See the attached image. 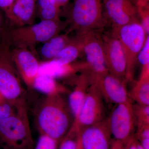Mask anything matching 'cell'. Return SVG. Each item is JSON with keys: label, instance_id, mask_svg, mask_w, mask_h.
Instances as JSON below:
<instances>
[{"label": "cell", "instance_id": "1", "mask_svg": "<svg viewBox=\"0 0 149 149\" xmlns=\"http://www.w3.org/2000/svg\"><path fill=\"white\" fill-rule=\"evenodd\" d=\"M63 94L45 95L37 104L34 113L35 125L40 135L60 143L74 120L68 102Z\"/></svg>", "mask_w": 149, "mask_h": 149}, {"label": "cell", "instance_id": "2", "mask_svg": "<svg viewBox=\"0 0 149 149\" xmlns=\"http://www.w3.org/2000/svg\"><path fill=\"white\" fill-rule=\"evenodd\" d=\"M1 149H34L26 100L19 102L16 111L0 122Z\"/></svg>", "mask_w": 149, "mask_h": 149}, {"label": "cell", "instance_id": "3", "mask_svg": "<svg viewBox=\"0 0 149 149\" xmlns=\"http://www.w3.org/2000/svg\"><path fill=\"white\" fill-rule=\"evenodd\" d=\"M68 24L67 21L61 19L41 20L38 23L7 30L6 37L10 47L27 49L37 56L36 46L59 34Z\"/></svg>", "mask_w": 149, "mask_h": 149}, {"label": "cell", "instance_id": "4", "mask_svg": "<svg viewBox=\"0 0 149 149\" xmlns=\"http://www.w3.org/2000/svg\"><path fill=\"white\" fill-rule=\"evenodd\" d=\"M67 22V33L76 35L91 31H100L107 24L104 16L102 0H74Z\"/></svg>", "mask_w": 149, "mask_h": 149}, {"label": "cell", "instance_id": "5", "mask_svg": "<svg viewBox=\"0 0 149 149\" xmlns=\"http://www.w3.org/2000/svg\"><path fill=\"white\" fill-rule=\"evenodd\" d=\"M11 50L6 33L0 44V94L7 100L17 102L26 100V91L12 59Z\"/></svg>", "mask_w": 149, "mask_h": 149}, {"label": "cell", "instance_id": "6", "mask_svg": "<svg viewBox=\"0 0 149 149\" xmlns=\"http://www.w3.org/2000/svg\"><path fill=\"white\" fill-rule=\"evenodd\" d=\"M116 32L122 45L126 62L127 82L133 80L138 56L143 46L147 35L140 22H133L122 26Z\"/></svg>", "mask_w": 149, "mask_h": 149}, {"label": "cell", "instance_id": "7", "mask_svg": "<svg viewBox=\"0 0 149 149\" xmlns=\"http://www.w3.org/2000/svg\"><path fill=\"white\" fill-rule=\"evenodd\" d=\"M107 119L111 136L126 144L134 135L136 120L131 100L116 104Z\"/></svg>", "mask_w": 149, "mask_h": 149}, {"label": "cell", "instance_id": "8", "mask_svg": "<svg viewBox=\"0 0 149 149\" xmlns=\"http://www.w3.org/2000/svg\"><path fill=\"white\" fill-rule=\"evenodd\" d=\"M104 100L96 86L91 83L83 105L70 128L79 131L104 120Z\"/></svg>", "mask_w": 149, "mask_h": 149}, {"label": "cell", "instance_id": "9", "mask_svg": "<svg viewBox=\"0 0 149 149\" xmlns=\"http://www.w3.org/2000/svg\"><path fill=\"white\" fill-rule=\"evenodd\" d=\"M100 31H91L77 35L86 58V70L91 73L108 72L105 61L103 41Z\"/></svg>", "mask_w": 149, "mask_h": 149}, {"label": "cell", "instance_id": "10", "mask_svg": "<svg viewBox=\"0 0 149 149\" xmlns=\"http://www.w3.org/2000/svg\"><path fill=\"white\" fill-rule=\"evenodd\" d=\"M91 83L96 86L106 101L118 104L131 100L125 80H121L109 72H91Z\"/></svg>", "mask_w": 149, "mask_h": 149}, {"label": "cell", "instance_id": "11", "mask_svg": "<svg viewBox=\"0 0 149 149\" xmlns=\"http://www.w3.org/2000/svg\"><path fill=\"white\" fill-rule=\"evenodd\" d=\"M104 16L113 30L140 22L138 9L132 0H102Z\"/></svg>", "mask_w": 149, "mask_h": 149}, {"label": "cell", "instance_id": "12", "mask_svg": "<svg viewBox=\"0 0 149 149\" xmlns=\"http://www.w3.org/2000/svg\"><path fill=\"white\" fill-rule=\"evenodd\" d=\"M101 35L104 43L105 61L108 71L119 79L126 81V60L122 45L117 33L112 29L109 34Z\"/></svg>", "mask_w": 149, "mask_h": 149}, {"label": "cell", "instance_id": "13", "mask_svg": "<svg viewBox=\"0 0 149 149\" xmlns=\"http://www.w3.org/2000/svg\"><path fill=\"white\" fill-rule=\"evenodd\" d=\"M11 56L27 89L30 91L34 90V83L40 68V62L37 56L27 49L14 48L11 50Z\"/></svg>", "mask_w": 149, "mask_h": 149}, {"label": "cell", "instance_id": "14", "mask_svg": "<svg viewBox=\"0 0 149 149\" xmlns=\"http://www.w3.org/2000/svg\"><path fill=\"white\" fill-rule=\"evenodd\" d=\"M111 136L107 119L83 128L78 133L83 149H109Z\"/></svg>", "mask_w": 149, "mask_h": 149}, {"label": "cell", "instance_id": "15", "mask_svg": "<svg viewBox=\"0 0 149 149\" xmlns=\"http://www.w3.org/2000/svg\"><path fill=\"white\" fill-rule=\"evenodd\" d=\"M36 1L37 0H15L5 15L10 26H15V28L35 23Z\"/></svg>", "mask_w": 149, "mask_h": 149}, {"label": "cell", "instance_id": "16", "mask_svg": "<svg viewBox=\"0 0 149 149\" xmlns=\"http://www.w3.org/2000/svg\"><path fill=\"white\" fill-rule=\"evenodd\" d=\"M91 84V72L89 70H85L77 78L68 101L74 119L80 111Z\"/></svg>", "mask_w": 149, "mask_h": 149}, {"label": "cell", "instance_id": "17", "mask_svg": "<svg viewBox=\"0 0 149 149\" xmlns=\"http://www.w3.org/2000/svg\"><path fill=\"white\" fill-rule=\"evenodd\" d=\"M82 70V64H62L54 60L40 62L39 73L49 75L55 79L65 78Z\"/></svg>", "mask_w": 149, "mask_h": 149}, {"label": "cell", "instance_id": "18", "mask_svg": "<svg viewBox=\"0 0 149 149\" xmlns=\"http://www.w3.org/2000/svg\"><path fill=\"white\" fill-rule=\"evenodd\" d=\"M72 38L66 32L55 35L43 43L40 52L42 61H49L54 58L69 44Z\"/></svg>", "mask_w": 149, "mask_h": 149}, {"label": "cell", "instance_id": "19", "mask_svg": "<svg viewBox=\"0 0 149 149\" xmlns=\"http://www.w3.org/2000/svg\"><path fill=\"white\" fill-rule=\"evenodd\" d=\"M128 95L131 100L136 104L149 106V66L142 67L140 79Z\"/></svg>", "mask_w": 149, "mask_h": 149}, {"label": "cell", "instance_id": "20", "mask_svg": "<svg viewBox=\"0 0 149 149\" xmlns=\"http://www.w3.org/2000/svg\"><path fill=\"white\" fill-rule=\"evenodd\" d=\"M34 89L44 93L45 95L63 94L68 92L63 85L57 81L56 79L46 74L39 73L35 79Z\"/></svg>", "mask_w": 149, "mask_h": 149}, {"label": "cell", "instance_id": "21", "mask_svg": "<svg viewBox=\"0 0 149 149\" xmlns=\"http://www.w3.org/2000/svg\"><path fill=\"white\" fill-rule=\"evenodd\" d=\"M83 53L82 48L79 38L75 35L72 37L71 41L52 60L62 64H66L74 62Z\"/></svg>", "mask_w": 149, "mask_h": 149}, {"label": "cell", "instance_id": "22", "mask_svg": "<svg viewBox=\"0 0 149 149\" xmlns=\"http://www.w3.org/2000/svg\"><path fill=\"white\" fill-rule=\"evenodd\" d=\"M61 12L55 0H37L36 16L41 20L60 19Z\"/></svg>", "mask_w": 149, "mask_h": 149}, {"label": "cell", "instance_id": "23", "mask_svg": "<svg viewBox=\"0 0 149 149\" xmlns=\"http://www.w3.org/2000/svg\"><path fill=\"white\" fill-rule=\"evenodd\" d=\"M136 126V140L144 149H149V124H137Z\"/></svg>", "mask_w": 149, "mask_h": 149}, {"label": "cell", "instance_id": "24", "mask_svg": "<svg viewBox=\"0 0 149 149\" xmlns=\"http://www.w3.org/2000/svg\"><path fill=\"white\" fill-rule=\"evenodd\" d=\"M133 113L137 124H149V106L133 104Z\"/></svg>", "mask_w": 149, "mask_h": 149}, {"label": "cell", "instance_id": "25", "mask_svg": "<svg viewBox=\"0 0 149 149\" xmlns=\"http://www.w3.org/2000/svg\"><path fill=\"white\" fill-rule=\"evenodd\" d=\"M78 132L70 128L66 135L61 140L58 149H77Z\"/></svg>", "mask_w": 149, "mask_h": 149}, {"label": "cell", "instance_id": "26", "mask_svg": "<svg viewBox=\"0 0 149 149\" xmlns=\"http://www.w3.org/2000/svg\"><path fill=\"white\" fill-rule=\"evenodd\" d=\"M21 101L17 102H12L5 100L0 102V122L11 116L15 112L19 103Z\"/></svg>", "mask_w": 149, "mask_h": 149}, {"label": "cell", "instance_id": "27", "mask_svg": "<svg viewBox=\"0 0 149 149\" xmlns=\"http://www.w3.org/2000/svg\"><path fill=\"white\" fill-rule=\"evenodd\" d=\"M58 141L44 135H40L34 149H57Z\"/></svg>", "mask_w": 149, "mask_h": 149}, {"label": "cell", "instance_id": "28", "mask_svg": "<svg viewBox=\"0 0 149 149\" xmlns=\"http://www.w3.org/2000/svg\"><path fill=\"white\" fill-rule=\"evenodd\" d=\"M138 62L142 67L149 65V36H147L146 41L138 56Z\"/></svg>", "mask_w": 149, "mask_h": 149}, {"label": "cell", "instance_id": "29", "mask_svg": "<svg viewBox=\"0 0 149 149\" xmlns=\"http://www.w3.org/2000/svg\"><path fill=\"white\" fill-rule=\"evenodd\" d=\"M15 0H0V9L4 13L5 15L11 7Z\"/></svg>", "mask_w": 149, "mask_h": 149}, {"label": "cell", "instance_id": "30", "mask_svg": "<svg viewBox=\"0 0 149 149\" xmlns=\"http://www.w3.org/2000/svg\"><path fill=\"white\" fill-rule=\"evenodd\" d=\"M6 32L7 29H6L5 23L4 21L2 14L0 11V44Z\"/></svg>", "mask_w": 149, "mask_h": 149}, {"label": "cell", "instance_id": "31", "mask_svg": "<svg viewBox=\"0 0 149 149\" xmlns=\"http://www.w3.org/2000/svg\"><path fill=\"white\" fill-rule=\"evenodd\" d=\"M125 149H137V140L134 135L125 144Z\"/></svg>", "mask_w": 149, "mask_h": 149}, {"label": "cell", "instance_id": "32", "mask_svg": "<svg viewBox=\"0 0 149 149\" xmlns=\"http://www.w3.org/2000/svg\"><path fill=\"white\" fill-rule=\"evenodd\" d=\"M125 145L120 141L113 139L109 149H124Z\"/></svg>", "mask_w": 149, "mask_h": 149}, {"label": "cell", "instance_id": "33", "mask_svg": "<svg viewBox=\"0 0 149 149\" xmlns=\"http://www.w3.org/2000/svg\"><path fill=\"white\" fill-rule=\"evenodd\" d=\"M55 1L59 7L61 9V8H64L67 5L70 0H55Z\"/></svg>", "mask_w": 149, "mask_h": 149}, {"label": "cell", "instance_id": "34", "mask_svg": "<svg viewBox=\"0 0 149 149\" xmlns=\"http://www.w3.org/2000/svg\"><path fill=\"white\" fill-rule=\"evenodd\" d=\"M135 1H136V4L149 3V0H135Z\"/></svg>", "mask_w": 149, "mask_h": 149}, {"label": "cell", "instance_id": "35", "mask_svg": "<svg viewBox=\"0 0 149 149\" xmlns=\"http://www.w3.org/2000/svg\"><path fill=\"white\" fill-rule=\"evenodd\" d=\"M137 149H144L143 148L140 144L139 143V142H138L137 141Z\"/></svg>", "mask_w": 149, "mask_h": 149}, {"label": "cell", "instance_id": "36", "mask_svg": "<svg viewBox=\"0 0 149 149\" xmlns=\"http://www.w3.org/2000/svg\"><path fill=\"white\" fill-rule=\"evenodd\" d=\"M83 149L82 146H81V144L80 143H78L77 144V149Z\"/></svg>", "mask_w": 149, "mask_h": 149}, {"label": "cell", "instance_id": "37", "mask_svg": "<svg viewBox=\"0 0 149 149\" xmlns=\"http://www.w3.org/2000/svg\"><path fill=\"white\" fill-rule=\"evenodd\" d=\"M5 100H6V99L3 97V96L1 94H0V102Z\"/></svg>", "mask_w": 149, "mask_h": 149}, {"label": "cell", "instance_id": "38", "mask_svg": "<svg viewBox=\"0 0 149 149\" xmlns=\"http://www.w3.org/2000/svg\"><path fill=\"white\" fill-rule=\"evenodd\" d=\"M124 149H125V148H124Z\"/></svg>", "mask_w": 149, "mask_h": 149}]
</instances>
